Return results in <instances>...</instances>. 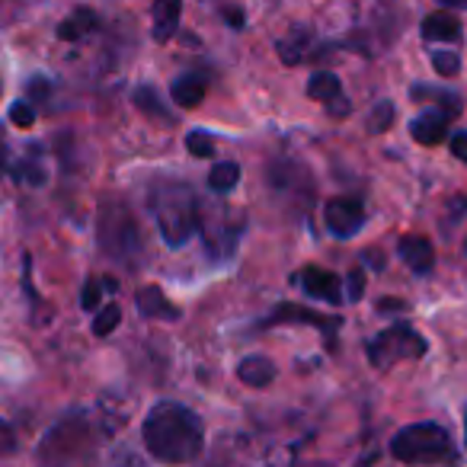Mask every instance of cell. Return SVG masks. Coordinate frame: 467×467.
<instances>
[{
  "mask_svg": "<svg viewBox=\"0 0 467 467\" xmlns=\"http://www.w3.org/2000/svg\"><path fill=\"white\" fill-rule=\"evenodd\" d=\"M99 247L112 260L122 263H131L141 254V227H138L135 214L119 202L103 205V212H99Z\"/></svg>",
  "mask_w": 467,
  "mask_h": 467,
  "instance_id": "277c9868",
  "label": "cell"
},
{
  "mask_svg": "<svg viewBox=\"0 0 467 467\" xmlns=\"http://www.w3.org/2000/svg\"><path fill=\"white\" fill-rule=\"evenodd\" d=\"M237 378L250 388H266V384L275 381V365L273 358L266 356H247L241 365H237Z\"/></svg>",
  "mask_w": 467,
  "mask_h": 467,
  "instance_id": "2e32d148",
  "label": "cell"
},
{
  "mask_svg": "<svg viewBox=\"0 0 467 467\" xmlns=\"http://www.w3.org/2000/svg\"><path fill=\"white\" fill-rule=\"evenodd\" d=\"M0 173H10V148L4 141V131H0Z\"/></svg>",
  "mask_w": 467,
  "mask_h": 467,
  "instance_id": "4dcf8cb0",
  "label": "cell"
},
{
  "mask_svg": "<svg viewBox=\"0 0 467 467\" xmlns=\"http://www.w3.org/2000/svg\"><path fill=\"white\" fill-rule=\"evenodd\" d=\"M135 106L141 112H148V116H154V119H170V116H163V103H161V97H157L150 87H138L135 90Z\"/></svg>",
  "mask_w": 467,
  "mask_h": 467,
  "instance_id": "7402d4cb",
  "label": "cell"
},
{
  "mask_svg": "<svg viewBox=\"0 0 467 467\" xmlns=\"http://www.w3.org/2000/svg\"><path fill=\"white\" fill-rule=\"evenodd\" d=\"M135 305L144 317H154V320H176L180 317V307H176L157 285H144L141 292L135 295Z\"/></svg>",
  "mask_w": 467,
  "mask_h": 467,
  "instance_id": "8fae6325",
  "label": "cell"
},
{
  "mask_svg": "<svg viewBox=\"0 0 467 467\" xmlns=\"http://www.w3.org/2000/svg\"><path fill=\"white\" fill-rule=\"evenodd\" d=\"M87 426L84 420H65L46 435L42 441V458L46 461H71L87 454Z\"/></svg>",
  "mask_w": 467,
  "mask_h": 467,
  "instance_id": "8992f818",
  "label": "cell"
},
{
  "mask_svg": "<svg viewBox=\"0 0 467 467\" xmlns=\"http://www.w3.org/2000/svg\"><path fill=\"white\" fill-rule=\"evenodd\" d=\"M378 307H381V311H390V307H394V311H400L403 301H381V305H378Z\"/></svg>",
  "mask_w": 467,
  "mask_h": 467,
  "instance_id": "d6a6232c",
  "label": "cell"
},
{
  "mask_svg": "<svg viewBox=\"0 0 467 467\" xmlns=\"http://www.w3.org/2000/svg\"><path fill=\"white\" fill-rule=\"evenodd\" d=\"M122 324V307L112 301V305L97 307V317H93V337H109L116 327Z\"/></svg>",
  "mask_w": 467,
  "mask_h": 467,
  "instance_id": "ffe728a7",
  "label": "cell"
},
{
  "mask_svg": "<svg viewBox=\"0 0 467 467\" xmlns=\"http://www.w3.org/2000/svg\"><path fill=\"white\" fill-rule=\"evenodd\" d=\"M397 256H400L413 273H429L435 263V247L429 244V237L407 234V237H400V244H397Z\"/></svg>",
  "mask_w": 467,
  "mask_h": 467,
  "instance_id": "30bf717a",
  "label": "cell"
},
{
  "mask_svg": "<svg viewBox=\"0 0 467 467\" xmlns=\"http://www.w3.org/2000/svg\"><path fill=\"white\" fill-rule=\"evenodd\" d=\"M422 39H429V42H454V39H461V20L454 14L439 10V14H432V16H426V20H422Z\"/></svg>",
  "mask_w": 467,
  "mask_h": 467,
  "instance_id": "9a60e30c",
  "label": "cell"
},
{
  "mask_svg": "<svg viewBox=\"0 0 467 467\" xmlns=\"http://www.w3.org/2000/svg\"><path fill=\"white\" fill-rule=\"evenodd\" d=\"M227 23H231V26H244V14H237V10H227Z\"/></svg>",
  "mask_w": 467,
  "mask_h": 467,
  "instance_id": "1f68e13d",
  "label": "cell"
},
{
  "mask_svg": "<svg viewBox=\"0 0 467 467\" xmlns=\"http://www.w3.org/2000/svg\"><path fill=\"white\" fill-rule=\"evenodd\" d=\"M48 90H52V87H48V80H46V78H33V80H29V97L46 99V97H48Z\"/></svg>",
  "mask_w": 467,
  "mask_h": 467,
  "instance_id": "f546056e",
  "label": "cell"
},
{
  "mask_svg": "<svg viewBox=\"0 0 467 467\" xmlns=\"http://www.w3.org/2000/svg\"><path fill=\"white\" fill-rule=\"evenodd\" d=\"M362 295H365V273L362 269H352V273L346 275V298L362 301Z\"/></svg>",
  "mask_w": 467,
  "mask_h": 467,
  "instance_id": "83f0119b",
  "label": "cell"
},
{
  "mask_svg": "<svg viewBox=\"0 0 467 467\" xmlns=\"http://www.w3.org/2000/svg\"><path fill=\"white\" fill-rule=\"evenodd\" d=\"M451 154L467 163V131H454L451 135Z\"/></svg>",
  "mask_w": 467,
  "mask_h": 467,
  "instance_id": "f1b7e54d",
  "label": "cell"
},
{
  "mask_svg": "<svg viewBox=\"0 0 467 467\" xmlns=\"http://www.w3.org/2000/svg\"><path fill=\"white\" fill-rule=\"evenodd\" d=\"M394 116H397L394 103H378V109L371 112V119H368V131H371V135H381V131H388L390 125H394Z\"/></svg>",
  "mask_w": 467,
  "mask_h": 467,
  "instance_id": "603a6c76",
  "label": "cell"
},
{
  "mask_svg": "<svg viewBox=\"0 0 467 467\" xmlns=\"http://www.w3.org/2000/svg\"><path fill=\"white\" fill-rule=\"evenodd\" d=\"M305 52H307V33H301V29L279 42V55H282L285 65H298V61H305Z\"/></svg>",
  "mask_w": 467,
  "mask_h": 467,
  "instance_id": "44dd1931",
  "label": "cell"
},
{
  "mask_svg": "<svg viewBox=\"0 0 467 467\" xmlns=\"http://www.w3.org/2000/svg\"><path fill=\"white\" fill-rule=\"evenodd\" d=\"M180 14H182V0H154V42H170L180 29Z\"/></svg>",
  "mask_w": 467,
  "mask_h": 467,
  "instance_id": "4fadbf2b",
  "label": "cell"
},
{
  "mask_svg": "<svg viewBox=\"0 0 467 467\" xmlns=\"http://www.w3.org/2000/svg\"><path fill=\"white\" fill-rule=\"evenodd\" d=\"M410 135H413V141H420V144H441V141H445V135H448L445 112H439V109L422 112L420 119H413V122H410Z\"/></svg>",
  "mask_w": 467,
  "mask_h": 467,
  "instance_id": "7c38bea8",
  "label": "cell"
},
{
  "mask_svg": "<svg viewBox=\"0 0 467 467\" xmlns=\"http://www.w3.org/2000/svg\"><path fill=\"white\" fill-rule=\"evenodd\" d=\"M237 182H241V167L237 163H214L212 173H208V186L214 192H231Z\"/></svg>",
  "mask_w": 467,
  "mask_h": 467,
  "instance_id": "d6986e66",
  "label": "cell"
},
{
  "mask_svg": "<svg viewBox=\"0 0 467 467\" xmlns=\"http://www.w3.org/2000/svg\"><path fill=\"white\" fill-rule=\"evenodd\" d=\"M390 454L400 464H441V461H454V441L439 422H413L394 435Z\"/></svg>",
  "mask_w": 467,
  "mask_h": 467,
  "instance_id": "3957f363",
  "label": "cell"
},
{
  "mask_svg": "<svg viewBox=\"0 0 467 467\" xmlns=\"http://www.w3.org/2000/svg\"><path fill=\"white\" fill-rule=\"evenodd\" d=\"M365 352H368V362L375 365V368H388V365L426 356V339H422V333H416L413 327L394 324L384 333H378V337L365 346Z\"/></svg>",
  "mask_w": 467,
  "mask_h": 467,
  "instance_id": "5b68a950",
  "label": "cell"
},
{
  "mask_svg": "<svg viewBox=\"0 0 467 467\" xmlns=\"http://www.w3.org/2000/svg\"><path fill=\"white\" fill-rule=\"evenodd\" d=\"M464 441H467V420H464Z\"/></svg>",
  "mask_w": 467,
  "mask_h": 467,
  "instance_id": "e575fe53",
  "label": "cell"
},
{
  "mask_svg": "<svg viewBox=\"0 0 467 467\" xmlns=\"http://www.w3.org/2000/svg\"><path fill=\"white\" fill-rule=\"evenodd\" d=\"M99 16L93 14L90 7H74V14L67 16V20H61L58 26V39L61 42H80L84 36H90L93 29H97Z\"/></svg>",
  "mask_w": 467,
  "mask_h": 467,
  "instance_id": "e0dca14e",
  "label": "cell"
},
{
  "mask_svg": "<svg viewBox=\"0 0 467 467\" xmlns=\"http://www.w3.org/2000/svg\"><path fill=\"white\" fill-rule=\"evenodd\" d=\"M279 324H305V327H317V330L327 333V339H337V327H339V317H320V314L307 311L301 305H279L266 320L263 327H279Z\"/></svg>",
  "mask_w": 467,
  "mask_h": 467,
  "instance_id": "9c48e42d",
  "label": "cell"
},
{
  "mask_svg": "<svg viewBox=\"0 0 467 467\" xmlns=\"http://www.w3.org/2000/svg\"><path fill=\"white\" fill-rule=\"evenodd\" d=\"M307 97L317 99V103H327V106H330L333 99L343 97V84H339L337 74H330V71H317V74H314V78H311V84H307Z\"/></svg>",
  "mask_w": 467,
  "mask_h": 467,
  "instance_id": "ac0fdd59",
  "label": "cell"
},
{
  "mask_svg": "<svg viewBox=\"0 0 467 467\" xmlns=\"http://www.w3.org/2000/svg\"><path fill=\"white\" fill-rule=\"evenodd\" d=\"M150 205H154V218L161 227L167 247H182V244L199 231V212H195V195L180 182L170 186H157L150 192Z\"/></svg>",
  "mask_w": 467,
  "mask_h": 467,
  "instance_id": "7a4b0ae2",
  "label": "cell"
},
{
  "mask_svg": "<svg viewBox=\"0 0 467 467\" xmlns=\"http://www.w3.org/2000/svg\"><path fill=\"white\" fill-rule=\"evenodd\" d=\"M432 67L441 74V78H454V74L461 71V61L454 52H435L432 55Z\"/></svg>",
  "mask_w": 467,
  "mask_h": 467,
  "instance_id": "484cf974",
  "label": "cell"
},
{
  "mask_svg": "<svg viewBox=\"0 0 467 467\" xmlns=\"http://www.w3.org/2000/svg\"><path fill=\"white\" fill-rule=\"evenodd\" d=\"M186 148H189V154H192V157H202V161L214 154V141H212V135H208V131H202V129L189 131Z\"/></svg>",
  "mask_w": 467,
  "mask_h": 467,
  "instance_id": "cb8c5ba5",
  "label": "cell"
},
{
  "mask_svg": "<svg viewBox=\"0 0 467 467\" xmlns=\"http://www.w3.org/2000/svg\"><path fill=\"white\" fill-rule=\"evenodd\" d=\"M439 4H445V7H467V0H439Z\"/></svg>",
  "mask_w": 467,
  "mask_h": 467,
  "instance_id": "836d02e7",
  "label": "cell"
},
{
  "mask_svg": "<svg viewBox=\"0 0 467 467\" xmlns=\"http://www.w3.org/2000/svg\"><path fill=\"white\" fill-rule=\"evenodd\" d=\"M141 439L150 458L163 461V464H189L205 448V429L189 407L163 400L144 416Z\"/></svg>",
  "mask_w": 467,
  "mask_h": 467,
  "instance_id": "6da1fadb",
  "label": "cell"
},
{
  "mask_svg": "<svg viewBox=\"0 0 467 467\" xmlns=\"http://www.w3.org/2000/svg\"><path fill=\"white\" fill-rule=\"evenodd\" d=\"M99 298H103V282H99V279H87L84 292H80V307H84V311H97Z\"/></svg>",
  "mask_w": 467,
  "mask_h": 467,
  "instance_id": "4316f807",
  "label": "cell"
},
{
  "mask_svg": "<svg viewBox=\"0 0 467 467\" xmlns=\"http://www.w3.org/2000/svg\"><path fill=\"white\" fill-rule=\"evenodd\" d=\"M324 221L337 237H356L365 227V205L362 199H352V195H339V199H330L324 208Z\"/></svg>",
  "mask_w": 467,
  "mask_h": 467,
  "instance_id": "52a82bcc",
  "label": "cell"
},
{
  "mask_svg": "<svg viewBox=\"0 0 467 467\" xmlns=\"http://www.w3.org/2000/svg\"><path fill=\"white\" fill-rule=\"evenodd\" d=\"M10 122H14L16 129H33L36 125V106L29 103V99H16V103L10 106Z\"/></svg>",
  "mask_w": 467,
  "mask_h": 467,
  "instance_id": "d4e9b609",
  "label": "cell"
},
{
  "mask_svg": "<svg viewBox=\"0 0 467 467\" xmlns=\"http://www.w3.org/2000/svg\"><path fill=\"white\" fill-rule=\"evenodd\" d=\"M295 282H301V288H305L311 298L324 301V305H343V279H339L337 273H330V269H320V266H307L305 273L295 275Z\"/></svg>",
  "mask_w": 467,
  "mask_h": 467,
  "instance_id": "ba28073f",
  "label": "cell"
},
{
  "mask_svg": "<svg viewBox=\"0 0 467 467\" xmlns=\"http://www.w3.org/2000/svg\"><path fill=\"white\" fill-rule=\"evenodd\" d=\"M205 78L202 74H182V78L173 80V87H170V97H173L176 106H182V109H192V106H199L202 99H205Z\"/></svg>",
  "mask_w": 467,
  "mask_h": 467,
  "instance_id": "5bb4252c",
  "label": "cell"
}]
</instances>
